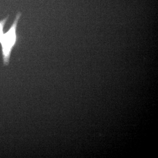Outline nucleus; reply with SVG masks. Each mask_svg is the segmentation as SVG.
I'll return each instance as SVG.
<instances>
[{
  "label": "nucleus",
  "mask_w": 158,
  "mask_h": 158,
  "mask_svg": "<svg viewBox=\"0 0 158 158\" xmlns=\"http://www.w3.org/2000/svg\"><path fill=\"white\" fill-rule=\"evenodd\" d=\"M21 16V13L20 12H18L16 14L10 28L3 34L2 38L0 42L2 46L3 64L5 65H9L11 52L17 43L16 31L18 24Z\"/></svg>",
  "instance_id": "1"
},
{
  "label": "nucleus",
  "mask_w": 158,
  "mask_h": 158,
  "mask_svg": "<svg viewBox=\"0 0 158 158\" xmlns=\"http://www.w3.org/2000/svg\"><path fill=\"white\" fill-rule=\"evenodd\" d=\"M8 19H9V16H7L4 19L0 21V42L2 38L3 35L4 34V28Z\"/></svg>",
  "instance_id": "2"
}]
</instances>
